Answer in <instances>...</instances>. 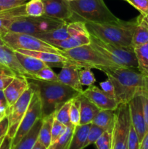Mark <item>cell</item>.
<instances>
[{
    "label": "cell",
    "mask_w": 148,
    "mask_h": 149,
    "mask_svg": "<svg viewBox=\"0 0 148 149\" xmlns=\"http://www.w3.org/2000/svg\"><path fill=\"white\" fill-rule=\"evenodd\" d=\"M113 84L118 104H126L134 96L148 94V77L137 68L113 67L102 71Z\"/></svg>",
    "instance_id": "6da1fadb"
},
{
    "label": "cell",
    "mask_w": 148,
    "mask_h": 149,
    "mask_svg": "<svg viewBox=\"0 0 148 149\" xmlns=\"http://www.w3.org/2000/svg\"><path fill=\"white\" fill-rule=\"evenodd\" d=\"M39 93L41 102L42 117L54 114L66 102L80 94L78 91L59 81H46L28 79Z\"/></svg>",
    "instance_id": "7a4b0ae2"
},
{
    "label": "cell",
    "mask_w": 148,
    "mask_h": 149,
    "mask_svg": "<svg viewBox=\"0 0 148 149\" xmlns=\"http://www.w3.org/2000/svg\"><path fill=\"white\" fill-rule=\"evenodd\" d=\"M136 17L129 21L97 23L85 22L89 33L102 40L121 47H131L132 37L136 25Z\"/></svg>",
    "instance_id": "3957f363"
},
{
    "label": "cell",
    "mask_w": 148,
    "mask_h": 149,
    "mask_svg": "<svg viewBox=\"0 0 148 149\" xmlns=\"http://www.w3.org/2000/svg\"><path fill=\"white\" fill-rule=\"evenodd\" d=\"M69 4L73 13L71 21L97 23L120 21L106 6L104 0H74L69 1Z\"/></svg>",
    "instance_id": "277c9868"
},
{
    "label": "cell",
    "mask_w": 148,
    "mask_h": 149,
    "mask_svg": "<svg viewBox=\"0 0 148 149\" xmlns=\"http://www.w3.org/2000/svg\"><path fill=\"white\" fill-rule=\"evenodd\" d=\"M90 45L104 58L120 67L138 68L134 48L121 47L102 40L89 33Z\"/></svg>",
    "instance_id": "5b68a950"
},
{
    "label": "cell",
    "mask_w": 148,
    "mask_h": 149,
    "mask_svg": "<svg viewBox=\"0 0 148 149\" xmlns=\"http://www.w3.org/2000/svg\"><path fill=\"white\" fill-rule=\"evenodd\" d=\"M62 51V55L73 61L80 68H95L102 71L107 68L119 67L114 63L104 58L90 45Z\"/></svg>",
    "instance_id": "8992f818"
},
{
    "label": "cell",
    "mask_w": 148,
    "mask_h": 149,
    "mask_svg": "<svg viewBox=\"0 0 148 149\" xmlns=\"http://www.w3.org/2000/svg\"><path fill=\"white\" fill-rule=\"evenodd\" d=\"M66 22L45 15L40 17L22 16L14 20L7 27V31L34 35L38 33L57 29Z\"/></svg>",
    "instance_id": "52a82bcc"
},
{
    "label": "cell",
    "mask_w": 148,
    "mask_h": 149,
    "mask_svg": "<svg viewBox=\"0 0 148 149\" xmlns=\"http://www.w3.org/2000/svg\"><path fill=\"white\" fill-rule=\"evenodd\" d=\"M4 44L13 50L26 49L30 51H43L62 55L63 51L48 42L27 33L4 31L1 33Z\"/></svg>",
    "instance_id": "ba28073f"
},
{
    "label": "cell",
    "mask_w": 148,
    "mask_h": 149,
    "mask_svg": "<svg viewBox=\"0 0 148 149\" xmlns=\"http://www.w3.org/2000/svg\"><path fill=\"white\" fill-rule=\"evenodd\" d=\"M131 125L129 103L118 105L115 109V121L113 134L112 149H128Z\"/></svg>",
    "instance_id": "9c48e42d"
},
{
    "label": "cell",
    "mask_w": 148,
    "mask_h": 149,
    "mask_svg": "<svg viewBox=\"0 0 148 149\" xmlns=\"http://www.w3.org/2000/svg\"><path fill=\"white\" fill-rule=\"evenodd\" d=\"M29 84L32 86L34 89V93L32 96L30 105H29L28 110L26 114L23 116L21 122L18 127L17 132L13 138L12 141V147H14L17 145L20 140L30 130L33 125L39 119H43L42 117V108L41 102L40 97L39 93L33 85L29 83Z\"/></svg>",
    "instance_id": "30bf717a"
},
{
    "label": "cell",
    "mask_w": 148,
    "mask_h": 149,
    "mask_svg": "<svg viewBox=\"0 0 148 149\" xmlns=\"http://www.w3.org/2000/svg\"><path fill=\"white\" fill-rule=\"evenodd\" d=\"M33 93L34 89L29 84V87L20 96V98L7 109V116L9 121V129L7 135L12 139H13L15 135L19 125L27 111Z\"/></svg>",
    "instance_id": "8fae6325"
},
{
    "label": "cell",
    "mask_w": 148,
    "mask_h": 149,
    "mask_svg": "<svg viewBox=\"0 0 148 149\" xmlns=\"http://www.w3.org/2000/svg\"><path fill=\"white\" fill-rule=\"evenodd\" d=\"M129 106L131 122L141 143L147 132L142 96L140 95L134 96L129 103Z\"/></svg>",
    "instance_id": "7c38bea8"
},
{
    "label": "cell",
    "mask_w": 148,
    "mask_h": 149,
    "mask_svg": "<svg viewBox=\"0 0 148 149\" xmlns=\"http://www.w3.org/2000/svg\"><path fill=\"white\" fill-rule=\"evenodd\" d=\"M81 93L89 99L100 110H115L118 106L114 97L107 95L101 88H99L94 84L89 86L85 90H83Z\"/></svg>",
    "instance_id": "4fadbf2b"
},
{
    "label": "cell",
    "mask_w": 148,
    "mask_h": 149,
    "mask_svg": "<svg viewBox=\"0 0 148 149\" xmlns=\"http://www.w3.org/2000/svg\"><path fill=\"white\" fill-rule=\"evenodd\" d=\"M44 6V15L69 22L73 16L68 0H41Z\"/></svg>",
    "instance_id": "5bb4252c"
},
{
    "label": "cell",
    "mask_w": 148,
    "mask_h": 149,
    "mask_svg": "<svg viewBox=\"0 0 148 149\" xmlns=\"http://www.w3.org/2000/svg\"><path fill=\"white\" fill-rule=\"evenodd\" d=\"M0 63L6 65L15 74L16 76L25 77L28 79H34V77L28 72L20 63L15 50L7 45H0Z\"/></svg>",
    "instance_id": "9a60e30c"
},
{
    "label": "cell",
    "mask_w": 148,
    "mask_h": 149,
    "mask_svg": "<svg viewBox=\"0 0 148 149\" xmlns=\"http://www.w3.org/2000/svg\"><path fill=\"white\" fill-rule=\"evenodd\" d=\"M15 51H17V52L24 54V55H30V56H33L34 58H38L50 68H53V67L62 68L65 64L68 63L76 65V63L73 61L67 58V57L63 56V55H59V54L52 53V52H43V51L26 50V49H17V50Z\"/></svg>",
    "instance_id": "2e32d148"
},
{
    "label": "cell",
    "mask_w": 148,
    "mask_h": 149,
    "mask_svg": "<svg viewBox=\"0 0 148 149\" xmlns=\"http://www.w3.org/2000/svg\"><path fill=\"white\" fill-rule=\"evenodd\" d=\"M61 68L60 72L57 74L58 81L62 84L69 86L78 93H82L83 86L80 83L79 79V70L81 68L75 64L70 63L65 64Z\"/></svg>",
    "instance_id": "e0dca14e"
},
{
    "label": "cell",
    "mask_w": 148,
    "mask_h": 149,
    "mask_svg": "<svg viewBox=\"0 0 148 149\" xmlns=\"http://www.w3.org/2000/svg\"><path fill=\"white\" fill-rule=\"evenodd\" d=\"M28 87V79L25 77L16 76L12 82L3 91L8 108L14 104Z\"/></svg>",
    "instance_id": "ac0fdd59"
},
{
    "label": "cell",
    "mask_w": 148,
    "mask_h": 149,
    "mask_svg": "<svg viewBox=\"0 0 148 149\" xmlns=\"http://www.w3.org/2000/svg\"><path fill=\"white\" fill-rule=\"evenodd\" d=\"M46 42L62 50H68L83 45H90L89 33L73 35L64 40H50Z\"/></svg>",
    "instance_id": "d6986e66"
},
{
    "label": "cell",
    "mask_w": 148,
    "mask_h": 149,
    "mask_svg": "<svg viewBox=\"0 0 148 149\" xmlns=\"http://www.w3.org/2000/svg\"><path fill=\"white\" fill-rule=\"evenodd\" d=\"M136 20L131 42L133 48L148 43V20L146 16L140 14L136 17Z\"/></svg>",
    "instance_id": "ffe728a7"
},
{
    "label": "cell",
    "mask_w": 148,
    "mask_h": 149,
    "mask_svg": "<svg viewBox=\"0 0 148 149\" xmlns=\"http://www.w3.org/2000/svg\"><path fill=\"white\" fill-rule=\"evenodd\" d=\"M78 97L80 100V111H81L80 125L91 124L93 119L98 113L100 109L82 93H80Z\"/></svg>",
    "instance_id": "44dd1931"
},
{
    "label": "cell",
    "mask_w": 148,
    "mask_h": 149,
    "mask_svg": "<svg viewBox=\"0 0 148 149\" xmlns=\"http://www.w3.org/2000/svg\"><path fill=\"white\" fill-rule=\"evenodd\" d=\"M26 4L0 11V33L7 31V29L14 20L22 16H26Z\"/></svg>",
    "instance_id": "7402d4cb"
},
{
    "label": "cell",
    "mask_w": 148,
    "mask_h": 149,
    "mask_svg": "<svg viewBox=\"0 0 148 149\" xmlns=\"http://www.w3.org/2000/svg\"><path fill=\"white\" fill-rule=\"evenodd\" d=\"M15 52L16 57H17V60L19 61L20 63L21 64L22 66L25 68V70L30 73L31 75H33L35 78V74L39 71L40 70L43 69V68L49 67L46 64L42 62L38 58H34L33 56H30V55H24L23 53L17 52V51H15Z\"/></svg>",
    "instance_id": "603a6c76"
},
{
    "label": "cell",
    "mask_w": 148,
    "mask_h": 149,
    "mask_svg": "<svg viewBox=\"0 0 148 149\" xmlns=\"http://www.w3.org/2000/svg\"><path fill=\"white\" fill-rule=\"evenodd\" d=\"M43 119H40L35 123L30 130L22 138L17 145L11 149H32L38 141L39 131L41 127Z\"/></svg>",
    "instance_id": "cb8c5ba5"
},
{
    "label": "cell",
    "mask_w": 148,
    "mask_h": 149,
    "mask_svg": "<svg viewBox=\"0 0 148 149\" xmlns=\"http://www.w3.org/2000/svg\"><path fill=\"white\" fill-rule=\"evenodd\" d=\"M115 121V110H100L94 119L92 124L100 127L107 132H113Z\"/></svg>",
    "instance_id": "d4e9b609"
},
{
    "label": "cell",
    "mask_w": 148,
    "mask_h": 149,
    "mask_svg": "<svg viewBox=\"0 0 148 149\" xmlns=\"http://www.w3.org/2000/svg\"><path fill=\"white\" fill-rule=\"evenodd\" d=\"M91 124L75 126L68 149H84Z\"/></svg>",
    "instance_id": "484cf974"
},
{
    "label": "cell",
    "mask_w": 148,
    "mask_h": 149,
    "mask_svg": "<svg viewBox=\"0 0 148 149\" xmlns=\"http://www.w3.org/2000/svg\"><path fill=\"white\" fill-rule=\"evenodd\" d=\"M33 36L42 39L45 42H48L50 40H64L70 37L71 36V33L69 26H68V21H67L65 24L57 29L36 33Z\"/></svg>",
    "instance_id": "4316f807"
},
{
    "label": "cell",
    "mask_w": 148,
    "mask_h": 149,
    "mask_svg": "<svg viewBox=\"0 0 148 149\" xmlns=\"http://www.w3.org/2000/svg\"><path fill=\"white\" fill-rule=\"evenodd\" d=\"M54 119V114L43 118V122L38 137V141L44 146L46 148H49L51 145L52 127Z\"/></svg>",
    "instance_id": "83f0119b"
},
{
    "label": "cell",
    "mask_w": 148,
    "mask_h": 149,
    "mask_svg": "<svg viewBox=\"0 0 148 149\" xmlns=\"http://www.w3.org/2000/svg\"><path fill=\"white\" fill-rule=\"evenodd\" d=\"M138 62V69L143 75L148 77V43L134 48Z\"/></svg>",
    "instance_id": "f1b7e54d"
},
{
    "label": "cell",
    "mask_w": 148,
    "mask_h": 149,
    "mask_svg": "<svg viewBox=\"0 0 148 149\" xmlns=\"http://www.w3.org/2000/svg\"><path fill=\"white\" fill-rule=\"evenodd\" d=\"M75 126L71 125L67 127L65 132L62 134V136L54 143L51 144L47 149H68L73 132Z\"/></svg>",
    "instance_id": "f546056e"
},
{
    "label": "cell",
    "mask_w": 148,
    "mask_h": 149,
    "mask_svg": "<svg viewBox=\"0 0 148 149\" xmlns=\"http://www.w3.org/2000/svg\"><path fill=\"white\" fill-rule=\"evenodd\" d=\"M26 13L30 17L44 15V6L41 0H29L26 4Z\"/></svg>",
    "instance_id": "4dcf8cb0"
},
{
    "label": "cell",
    "mask_w": 148,
    "mask_h": 149,
    "mask_svg": "<svg viewBox=\"0 0 148 149\" xmlns=\"http://www.w3.org/2000/svg\"><path fill=\"white\" fill-rule=\"evenodd\" d=\"M73 99L72 100H70L69 101L66 102L63 106H61L54 113V117H55V119H57L60 123L65 125L66 127L73 125L71 122V119H70V109H71V103H72Z\"/></svg>",
    "instance_id": "1f68e13d"
},
{
    "label": "cell",
    "mask_w": 148,
    "mask_h": 149,
    "mask_svg": "<svg viewBox=\"0 0 148 149\" xmlns=\"http://www.w3.org/2000/svg\"><path fill=\"white\" fill-rule=\"evenodd\" d=\"M78 95L74 97L71 103L70 109V119L73 126L80 125L81 121V111H80V100Z\"/></svg>",
    "instance_id": "d6a6232c"
},
{
    "label": "cell",
    "mask_w": 148,
    "mask_h": 149,
    "mask_svg": "<svg viewBox=\"0 0 148 149\" xmlns=\"http://www.w3.org/2000/svg\"><path fill=\"white\" fill-rule=\"evenodd\" d=\"M105 132L104 129H102L100 127L94 125V124H91L89 131L88 135H87L86 141L85 144H84V148L89 146L91 144H94L96 141L100 138V137Z\"/></svg>",
    "instance_id": "836d02e7"
},
{
    "label": "cell",
    "mask_w": 148,
    "mask_h": 149,
    "mask_svg": "<svg viewBox=\"0 0 148 149\" xmlns=\"http://www.w3.org/2000/svg\"><path fill=\"white\" fill-rule=\"evenodd\" d=\"M35 79L46 81H59L57 74L50 67H46L35 74Z\"/></svg>",
    "instance_id": "e575fe53"
},
{
    "label": "cell",
    "mask_w": 148,
    "mask_h": 149,
    "mask_svg": "<svg viewBox=\"0 0 148 149\" xmlns=\"http://www.w3.org/2000/svg\"><path fill=\"white\" fill-rule=\"evenodd\" d=\"M79 79L81 85L88 87L93 85L96 81L94 74L89 68H83L79 70Z\"/></svg>",
    "instance_id": "d590c367"
},
{
    "label": "cell",
    "mask_w": 148,
    "mask_h": 149,
    "mask_svg": "<svg viewBox=\"0 0 148 149\" xmlns=\"http://www.w3.org/2000/svg\"><path fill=\"white\" fill-rule=\"evenodd\" d=\"M113 134L105 131L95 142L97 149H112Z\"/></svg>",
    "instance_id": "8d00e7d4"
},
{
    "label": "cell",
    "mask_w": 148,
    "mask_h": 149,
    "mask_svg": "<svg viewBox=\"0 0 148 149\" xmlns=\"http://www.w3.org/2000/svg\"><path fill=\"white\" fill-rule=\"evenodd\" d=\"M67 127L63 124L58 122L57 119H54L53 124L52 127V139H51V144L56 142L59 138L62 135V134L66 130Z\"/></svg>",
    "instance_id": "74e56055"
},
{
    "label": "cell",
    "mask_w": 148,
    "mask_h": 149,
    "mask_svg": "<svg viewBox=\"0 0 148 149\" xmlns=\"http://www.w3.org/2000/svg\"><path fill=\"white\" fill-rule=\"evenodd\" d=\"M128 149H140V141L134 127L132 125L131 122L129 139H128Z\"/></svg>",
    "instance_id": "f35d334b"
},
{
    "label": "cell",
    "mask_w": 148,
    "mask_h": 149,
    "mask_svg": "<svg viewBox=\"0 0 148 149\" xmlns=\"http://www.w3.org/2000/svg\"><path fill=\"white\" fill-rule=\"evenodd\" d=\"M143 15H148V0H126Z\"/></svg>",
    "instance_id": "ab89813d"
},
{
    "label": "cell",
    "mask_w": 148,
    "mask_h": 149,
    "mask_svg": "<svg viewBox=\"0 0 148 149\" xmlns=\"http://www.w3.org/2000/svg\"><path fill=\"white\" fill-rule=\"evenodd\" d=\"M29 0H0V11L26 4Z\"/></svg>",
    "instance_id": "60d3db41"
},
{
    "label": "cell",
    "mask_w": 148,
    "mask_h": 149,
    "mask_svg": "<svg viewBox=\"0 0 148 149\" xmlns=\"http://www.w3.org/2000/svg\"><path fill=\"white\" fill-rule=\"evenodd\" d=\"M100 87H101V90H102L104 93H107V95H109L110 96H111V97H114L115 98L114 87H113L112 82L108 79H107V80H105L104 81H102V82L100 83Z\"/></svg>",
    "instance_id": "b9f144b4"
},
{
    "label": "cell",
    "mask_w": 148,
    "mask_h": 149,
    "mask_svg": "<svg viewBox=\"0 0 148 149\" xmlns=\"http://www.w3.org/2000/svg\"><path fill=\"white\" fill-rule=\"evenodd\" d=\"M15 77L16 76L7 75V74H0V90L4 91Z\"/></svg>",
    "instance_id": "7bdbcfd3"
},
{
    "label": "cell",
    "mask_w": 148,
    "mask_h": 149,
    "mask_svg": "<svg viewBox=\"0 0 148 149\" xmlns=\"http://www.w3.org/2000/svg\"><path fill=\"white\" fill-rule=\"evenodd\" d=\"M9 129V121L7 116L6 115L1 121H0V139L6 136Z\"/></svg>",
    "instance_id": "ee69618b"
},
{
    "label": "cell",
    "mask_w": 148,
    "mask_h": 149,
    "mask_svg": "<svg viewBox=\"0 0 148 149\" xmlns=\"http://www.w3.org/2000/svg\"><path fill=\"white\" fill-rule=\"evenodd\" d=\"M141 96H142L144 115H145V123H146V127H147V132L148 131V94H145Z\"/></svg>",
    "instance_id": "f6af8a7d"
},
{
    "label": "cell",
    "mask_w": 148,
    "mask_h": 149,
    "mask_svg": "<svg viewBox=\"0 0 148 149\" xmlns=\"http://www.w3.org/2000/svg\"><path fill=\"white\" fill-rule=\"evenodd\" d=\"M12 141V139L10 138L8 135L4 136L2 142L0 145V149H11Z\"/></svg>",
    "instance_id": "bcb514c9"
},
{
    "label": "cell",
    "mask_w": 148,
    "mask_h": 149,
    "mask_svg": "<svg viewBox=\"0 0 148 149\" xmlns=\"http://www.w3.org/2000/svg\"><path fill=\"white\" fill-rule=\"evenodd\" d=\"M0 74H7V75L16 76L15 74L11 69L7 67L6 65L0 63Z\"/></svg>",
    "instance_id": "7dc6e473"
},
{
    "label": "cell",
    "mask_w": 148,
    "mask_h": 149,
    "mask_svg": "<svg viewBox=\"0 0 148 149\" xmlns=\"http://www.w3.org/2000/svg\"><path fill=\"white\" fill-rule=\"evenodd\" d=\"M140 149H148V131L140 143Z\"/></svg>",
    "instance_id": "c3c4849f"
},
{
    "label": "cell",
    "mask_w": 148,
    "mask_h": 149,
    "mask_svg": "<svg viewBox=\"0 0 148 149\" xmlns=\"http://www.w3.org/2000/svg\"><path fill=\"white\" fill-rule=\"evenodd\" d=\"M32 149H47V148H46L44 146L42 145L40 142H39V141H37V142L36 143V144H35L34 146L33 147V148Z\"/></svg>",
    "instance_id": "681fc988"
},
{
    "label": "cell",
    "mask_w": 148,
    "mask_h": 149,
    "mask_svg": "<svg viewBox=\"0 0 148 149\" xmlns=\"http://www.w3.org/2000/svg\"><path fill=\"white\" fill-rule=\"evenodd\" d=\"M7 115V111H0V121Z\"/></svg>",
    "instance_id": "f907efd6"
},
{
    "label": "cell",
    "mask_w": 148,
    "mask_h": 149,
    "mask_svg": "<svg viewBox=\"0 0 148 149\" xmlns=\"http://www.w3.org/2000/svg\"><path fill=\"white\" fill-rule=\"evenodd\" d=\"M0 100H4V101H6L5 97H4V92L1 91V90H0ZM6 102H7V101H6Z\"/></svg>",
    "instance_id": "816d5d0a"
},
{
    "label": "cell",
    "mask_w": 148,
    "mask_h": 149,
    "mask_svg": "<svg viewBox=\"0 0 148 149\" xmlns=\"http://www.w3.org/2000/svg\"><path fill=\"white\" fill-rule=\"evenodd\" d=\"M0 45H5L2 39V37H1V33H0Z\"/></svg>",
    "instance_id": "f5cc1de1"
},
{
    "label": "cell",
    "mask_w": 148,
    "mask_h": 149,
    "mask_svg": "<svg viewBox=\"0 0 148 149\" xmlns=\"http://www.w3.org/2000/svg\"><path fill=\"white\" fill-rule=\"evenodd\" d=\"M3 138H1V139H0V145H1V142H2V141H3Z\"/></svg>",
    "instance_id": "db71d44e"
},
{
    "label": "cell",
    "mask_w": 148,
    "mask_h": 149,
    "mask_svg": "<svg viewBox=\"0 0 148 149\" xmlns=\"http://www.w3.org/2000/svg\"><path fill=\"white\" fill-rule=\"evenodd\" d=\"M146 17H147V20H148V15H146Z\"/></svg>",
    "instance_id": "11a10c76"
},
{
    "label": "cell",
    "mask_w": 148,
    "mask_h": 149,
    "mask_svg": "<svg viewBox=\"0 0 148 149\" xmlns=\"http://www.w3.org/2000/svg\"><path fill=\"white\" fill-rule=\"evenodd\" d=\"M68 1H74V0H68Z\"/></svg>",
    "instance_id": "9f6ffc18"
},
{
    "label": "cell",
    "mask_w": 148,
    "mask_h": 149,
    "mask_svg": "<svg viewBox=\"0 0 148 149\" xmlns=\"http://www.w3.org/2000/svg\"><path fill=\"white\" fill-rule=\"evenodd\" d=\"M123 1H126V0H123Z\"/></svg>",
    "instance_id": "6f0895ef"
}]
</instances>
